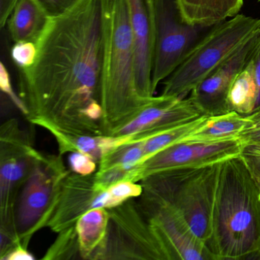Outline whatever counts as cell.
Listing matches in <instances>:
<instances>
[{
    "label": "cell",
    "instance_id": "cell-34",
    "mask_svg": "<svg viewBox=\"0 0 260 260\" xmlns=\"http://www.w3.org/2000/svg\"><path fill=\"white\" fill-rule=\"evenodd\" d=\"M19 0H0V25L5 27Z\"/></svg>",
    "mask_w": 260,
    "mask_h": 260
},
{
    "label": "cell",
    "instance_id": "cell-22",
    "mask_svg": "<svg viewBox=\"0 0 260 260\" xmlns=\"http://www.w3.org/2000/svg\"><path fill=\"white\" fill-rule=\"evenodd\" d=\"M206 118L207 116L200 117L176 127L162 131L156 135H152L147 140H144V162L166 147L184 141L191 132L196 130Z\"/></svg>",
    "mask_w": 260,
    "mask_h": 260
},
{
    "label": "cell",
    "instance_id": "cell-8",
    "mask_svg": "<svg viewBox=\"0 0 260 260\" xmlns=\"http://www.w3.org/2000/svg\"><path fill=\"white\" fill-rule=\"evenodd\" d=\"M0 132V235L20 244L16 225L18 198L42 153L33 147L16 120L4 123Z\"/></svg>",
    "mask_w": 260,
    "mask_h": 260
},
{
    "label": "cell",
    "instance_id": "cell-10",
    "mask_svg": "<svg viewBox=\"0 0 260 260\" xmlns=\"http://www.w3.org/2000/svg\"><path fill=\"white\" fill-rule=\"evenodd\" d=\"M243 147L239 138L214 142L180 141L166 147L137 166L131 171L128 180L138 182L159 172L221 162L241 154Z\"/></svg>",
    "mask_w": 260,
    "mask_h": 260
},
{
    "label": "cell",
    "instance_id": "cell-9",
    "mask_svg": "<svg viewBox=\"0 0 260 260\" xmlns=\"http://www.w3.org/2000/svg\"><path fill=\"white\" fill-rule=\"evenodd\" d=\"M109 211L104 260H164L148 218L143 217L132 199Z\"/></svg>",
    "mask_w": 260,
    "mask_h": 260
},
{
    "label": "cell",
    "instance_id": "cell-36",
    "mask_svg": "<svg viewBox=\"0 0 260 260\" xmlns=\"http://www.w3.org/2000/svg\"><path fill=\"white\" fill-rule=\"evenodd\" d=\"M259 199H260V179H259Z\"/></svg>",
    "mask_w": 260,
    "mask_h": 260
},
{
    "label": "cell",
    "instance_id": "cell-2",
    "mask_svg": "<svg viewBox=\"0 0 260 260\" xmlns=\"http://www.w3.org/2000/svg\"><path fill=\"white\" fill-rule=\"evenodd\" d=\"M206 246L213 260L260 259L259 182L241 154L220 164Z\"/></svg>",
    "mask_w": 260,
    "mask_h": 260
},
{
    "label": "cell",
    "instance_id": "cell-31",
    "mask_svg": "<svg viewBox=\"0 0 260 260\" xmlns=\"http://www.w3.org/2000/svg\"><path fill=\"white\" fill-rule=\"evenodd\" d=\"M249 63L252 69V75L256 87V100L254 112L260 111V33L256 45L249 59Z\"/></svg>",
    "mask_w": 260,
    "mask_h": 260
},
{
    "label": "cell",
    "instance_id": "cell-21",
    "mask_svg": "<svg viewBox=\"0 0 260 260\" xmlns=\"http://www.w3.org/2000/svg\"><path fill=\"white\" fill-rule=\"evenodd\" d=\"M256 100V87L252 69L248 60L233 82L228 95V103L231 112L247 116L254 112Z\"/></svg>",
    "mask_w": 260,
    "mask_h": 260
},
{
    "label": "cell",
    "instance_id": "cell-1",
    "mask_svg": "<svg viewBox=\"0 0 260 260\" xmlns=\"http://www.w3.org/2000/svg\"><path fill=\"white\" fill-rule=\"evenodd\" d=\"M106 0H81L49 19L32 66L21 70L27 119L54 133L103 135L100 103Z\"/></svg>",
    "mask_w": 260,
    "mask_h": 260
},
{
    "label": "cell",
    "instance_id": "cell-5",
    "mask_svg": "<svg viewBox=\"0 0 260 260\" xmlns=\"http://www.w3.org/2000/svg\"><path fill=\"white\" fill-rule=\"evenodd\" d=\"M259 29L260 19L240 13L213 25L185 60L166 79L162 95L185 98Z\"/></svg>",
    "mask_w": 260,
    "mask_h": 260
},
{
    "label": "cell",
    "instance_id": "cell-17",
    "mask_svg": "<svg viewBox=\"0 0 260 260\" xmlns=\"http://www.w3.org/2000/svg\"><path fill=\"white\" fill-rule=\"evenodd\" d=\"M176 4L187 23L211 27L239 14L243 0H176Z\"/></svg>",
    "mask_w": 260,
    "mask_h": 260
},
{
    "label": "cell",
    "instance_id": "cell-27",
    "mask_svg": "<svg viewBox=\"0 0 260 260\" xmlns=\"http://www.w3.org/2000/svg\"><path fill=\"white\" fill-rule=\"evenodd\" d=\"M238 138L243 146L260 144V111L245 116V124Z\"/></svg>",
    "mask_w": 260,
    "mask_h": 260
},
{
    "label": "cell",
    "instance_id": "cell-37",
    "mask_svg": "<svg viewBox=\"0 0 260 260\" xmlns=\"http://www.w3.org/2000/svg\"><path fill=\"white\" fill-rule=\"evenodd\" d=\"M258 1H260V0H258Z\"/></svg>",
    "mask_w": 260,
    "mask_h": 260
},
{
    "label": "cell",
    "instance_id": "cell-23",
    "mask_svg": "<svg viewBox=\"0 0 260 260\" xmlns=\"http://www.w3.org/2000/svg\"><path fill=\"white\" fill-rule=\"evenodd\" d=\"M144 141L130 142L117 147L107 153L100 160L99 170L112 167H120L132 171L144 162Z\"/></svg>",
    "mask_w": 260,
    "mask_h": 260
},
{
    "label": "cell",
    "instance_id": "cell-13",
    "mask_svg": "<svg viewBox=\"0 0 260 260\" xmlns=\"http://www.w3.org/2000/svg\"><path fill=\"white\" fill-rule=\"evenodd\" d=\"M259 33L260 29L190 92L188 98L202 115L214 117L231 112L228 103L230 88L247 63Z\"/></svg>",
    "mask_w": 260,
    "mask_h": 260
},
{
    "label": "cell",
    "instance_id": "cell-11",
    "mask_svg": "<svg viewBox=\"0 0 260 260\" xmlns=\"http://www.w3.org/2000/svg\"><path fill=\"white\" fill-rule=\"evenodd\" d=\"M145 211L164 260H213L205 243L173 205L161 203Z\"/></svg>",
    "mask_w": 260,
    "mask_h": 260
},
{
    "label": "cell",
    "instance_id": "cell-35",
    "mask_svg": "<svg viewBox=\"0 0 260 260\" xmlns=\"http://www.w3.org/2000/svg\"><path fill=\"white\" fill-rule=\"evenodd\" d=\"M31 252H28L27 248L22 245H17L10 251L1 260H34Z\"/></svg>",
    "mask_w": 260,
    "mask_h": 260
},
{
    "label": "cell",
    "instance_id": "cell-29",
    "mask_svg": "<svg viewBox=\"0 0 260 260\" xmlns=\"http://www.w3.org/2000/svg\"><path fill=\"white\" fill-rule=\"evenodd\" d=\"M108 190L120 204L124 203L134 198L139 197L143 193L142 185L128 180L117 182L109 187Z\"/></svg>",
    "mask_w": 260,
    "mask_h": 260
},
{
    "label": "cell",
    "instance_id": "cell-16",
    "mask_svg": "<svg viewBox=\"0 0 260 260\" xmlns=\"http://www.w3.org/2000/svg\"><path fill=\"white\" fill-rule=\"evenodd\" d=\"M109 211L106 208L89 210L76 223L83 259L104 260L109 232Z\"/></svg>",
    "mask_w": 260,
    "mask_h": 260
},
{
    "label": "cell",
    "instance_id": "cell-12",
    "mask_svg": "<svg viewBox=\"0 0 260 260\" xmlns=\"http://www.w3.org/2000/svg\"><path fill=\"white\" fill-rule=\"evenodd\" d=\"M120 205L108 189L95 186L94 174L82 176L70 172L62 183L54 212L47 228L59 233L74 226L89 210L110 208Z\"/></svg>",
    "mask_w": 260,
    "mask_h": 260
},
{
    "label": "cell",
    "instance_id": "cell-30",
    "mask_svg": "<svg viewBox=\"0 0 260 260\" xmlns=\"http://www.w3.org/2000/svg\"><path fill=\"white\" fill-rule=\"evenodd\" d=\"M68 162L71 171L82 176L92 175L96 170V162L81 152H71Z\"/></svg>",
    "mask_w": 260,
    "mask_h": 260
},
{
    "label": "cell",
    "instance_id": "cell-28",
    "mask_svg": "<svg viewBox=\"0 0 260 260\" xmlns=\"http://www.w3.org/2000/svg\"><path fill=\"white\" fill-rule=\"evenodd\" d=\"M49 19L63 16L81 0H34Z\"/></svg>",
    "mask_w": 260,
    "mask_h": 260
},
{
    "label": "cell",
    "instance_id": "cell-18",
    "mask_svg": "<svg viewBox=\"0 0 260 260\" xmlns=\"http://www.w3.org/2000/svg\"><path fill=\"white\" fill-rule=\"evenodd\" d=\"M48 17L34 0H19L8 20L9 31L16 42L36 43L48 24Z\"/></svg>",
    "mask_w": 260,
    "mask_h": 260
},
{
    "label": "cell",
    "instance_id": "cell-33",
    "mask_svg": "<svg viewBox=\"0 0 260 260\" xmlns=\"http://www.w3.org/2000/svg\"><path fill=\"white\" fill-rule=\"evenodd\" d=\"M242 156L246 159L259 182L260 179V144L243 146Z\"/></svg>",
    "mask_w": 260,
    "mask_h": 260
},
{
    "label": "cell",
    "instance_id": "cell-20",
    "mask_svg": "<svg viewBox=\"0 0 260 260\" xmlns=\"http://www.w3.org/2000/svg\"><path fill=\"white\" fill-rule=\"evenodd\" d=\"M245 124V116L235 112L207 117L205 121L184 141L214 142L238 138Z\"/></svg>",
    "mask_w": 260,
    "mask_h": 260
},
{
    "label": "cell",
    "instance_id": "cell-25",
    "mask_svg": "<svg viewBox=\"0 0 260 260\" xmlns=\"http://www.w3.org/2000/svg\"><path fill=\"white\" fill-rule=\"evenodd\" d=\"M36 56L37 46L35 42H16L12 48V59L20 71L32 66L36 61Z\"/></svg>",
    "mask_w": 260,
    "mask_h": 260
},
{
    "label": "cell",
    "instance_id": "cell-26",
    "mask_svg": "<svg viewBox=\"0 0 260 260\" xmlns=\"http://www.w3.org/2000/svg\"><path fill=\"white\" fill-rule=\"evenodd\" d=\"M130 171L120 167H112L104 170H99L94 174L95 184L100 190L108 189L117 182L128 180Z\"/></svg>",
    "mask_w": 260,
    "mask_h": 260
},
{
    "label": "cell",
    "instance_id": "cell-14",
    "mask_svg": "<svg viewBox=\"0 0 260 260\" xmlns=\"http://www.w3.org/2000/svg\"><path fill=\"white\" fill-rule=\"evenodd\" d=\"M204 116L189 98L159 95L130 122L111 136H124L127 144L144 141L156 133Z\"/></svg>",
    "mask_w": 260,
    "mask_h": 260
},
{
    "label": "cell",
    "instance_id": "cell-19",
    "mask_svg": "<svg viewBox=\"0 0 260 260\" xmlns=\"http://www.w3.org/2000/svg\"><path fill=\"white\" fill-rule=\"evenodd\" d=\"M60 156L67 153L78 151L90 156L100 162L103 156L125 143L123 137L109 135H70L54 133Z\"/></svg>",
    "mask_w": 260,
    "mask_h": 260
},
{
    "label": "cell",
    "instance_id": "cell-32",
    "mask_svg": "<svg viewBox=\"0 0 260 260\" xmlns=\"http://www.w3.org/2000/svg\"><path fill=\"white\" fill-rule=\"evenodd\" d=\"M0 85L3 92H5L9 98L12 100L13 103L16 105V107L22 112L24 115H26L27 111L23 102L21 100L20 97L17 96L16 94L13 91V87L11 86L10 82V75L8 71L6 69L3 63H1V76H0Z\"/></svg>",
    "mask_w": 260,
    "mask_h": 260
},
{
    "label": "cell",
    "instance_id": "cell-24",
    "mask_svg": "<svg viewBox=\"0 0 260 260\" xmlns=\"http://www.w3.org/2000/svg\"><path fill=\"white\" fill-rule=\"evenodd\" d=\"M58 237L48 249L43 259H72L80 255L78 234L76 225L58 233Z\"/></svg>",
    "mask_w": 260,
    "mask_h": 260
},
{
    "label": "cell",
    "instance_id": "cell-15",
    "mask_svg": "<svg viewBox=\"0 0 260 260\" xmlns=\"http://www.w3.org/2000/svg\"><path fill=\"white\" fill-rule=\"evenodd\" d=\"M136 44L137 85L141 97L151 100L153 36L150 0H127Z\"/></svg>",
    "mask_w": 260,
    "mask_h": 260
},
{
    "label": "cell",
    "instance_id": "cell-7",
    "mask_svg": "<svg viewBox=\"0 0 260 260\" xmlns=\"http://www.w3.org/2000/svg\"><path fill=\"white\" fill-rule=\"evenodd\" d=\"M71 170L61 156L41 153L24 183L16 210V225L20 244L28 247L35 233L47 228L54 212L62 183Z\"/></svg>",
    "mask_w": 260,
    "mask_h": 260
},
{
    "label": "cell",
    "instance_id": "cell-3",
    "mask_svg": "<svg viewBox=\"0 0 260 260\" xmlns=\"http://www.w3.org/2000/svg\"><path fill=\"white\" fill-rule=\"evenodd\" d=\"M154 98L146 100L138 92L136 44L127 0H106L100 95L103 135H112L132 121Z\"/></svg>",
    "mask_w": 260,
    "mask_h": 260
},
{
    "label": "cell",
    "instance_id": "cell-6",
    "mask_svg": "<svg viewBox=\"0 0 260 260\" xmlns=\"http://www.w3.org/2000/svg\"><path fill=\"white\" fill-rule=\"evenodd\" d=\"M153 26L152 88L170 77L211 27L190 25L182 19L176 0H150Z\"/></svg>",
    "mask_w": 260,
    "mask_h": 260
},
{
    "label": "cell",
    "instance_id": "cell-4",
    "mask_svg": "<svg viewBox=\"0 0 260 260\" xmlns=\"http://www.w3.org/2000/svg\"><path fill=\"white\" fill-rule=\"evenodd\" d=\"M221 162L166 170L146 176L141 179L144 209L170 203L182 216L193 234L206 245L211 234Z\"/></svg>",
    "mask_w": 260,
    "mask_h": 260
}]
</instances>
